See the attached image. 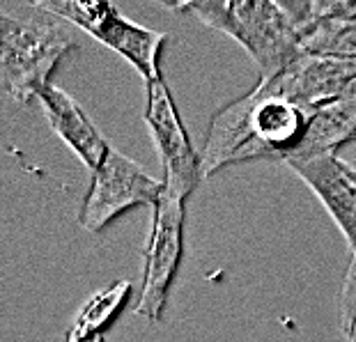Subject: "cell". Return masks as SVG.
I'll list each match as a JSON object with an SVG mask.
<instances>
[{"label": "cell", "instance_id": "cell-1", "mask_svg": "<svg viewBox=\"0 0 356 342\" xmlns=\"http://www.w3.org/2000/svg\"><path fill=\"white\" fill-rule=\"evenodd\" d=\"M315 111L294 104L274 81H260L253 92L214 113L200 152L204 177L248 161H287L306 136Z\"/></svg>", "mask_w": 356, "mask_h": 342}, {"label": "cell", "instance_id": "cell-2", "mask_svg": "<svg viewBox=\"0 0 356 342\" xmlns=\"http://www.w3.org/2000/svg\"><path fill=\"white\" fill-rule=\"evenodd\" d=\"M76 42L63 21L40 3L0 10V83L17 104H30L51 86V74Z\"/></svg>", "mask_w": 356, "mask_h": 342}, {"label": "cell", "instance_id": "cell-3", "mask_svg": "<svg viewBox=\"0 0 356 342\" xmlns=\"http://www.w3.org/2000/svg\"><path fill=\"white\" fill-rule=\"evenodd\" d=\"M168 7L193 14L204 26L239 42L253 58L260 81H271L301 53L299 28L285 0H195Z\"/></svg>", "mask_w": 356, "mask_h": 342}, {"label": "cell", "instance_id": "cell-4", "mask_svg": "<svg viewBox=\"0 0 356 342\" xmlns=\"http://www.w3.org/2000/svg\"><path fill=\"white\" fill-rule=\"evenodd\" d=\"M40 5L122 56L143 76L145 86L163 81L161 51L168 42L165 33L134 24L115 5L104 0H40Z\"/></svg>", "mask_w": 356, "mask_h": 342}, {"label": "cell", "instance_id": "cell-5", "mask_svg": "<svg viewBox=\"0 0 356 342\" xmlns=\"http://www.w3.org/2000/svg\"><path fill=\"white\" fill-rule=\"evenodd\" d=\"M184 220L186 200L163 191L152 207V230L145 246L143 287L138 303L134 306V313L149 322H161L168 308L172 283L184 255Z\"/></svg>", "mask_w": 356, "mask_h": 342}, {"label": "cell", "instance_id": "cell-6", "mask_svg": "<svg viewBox=\"0 0 356 342\" xmlns=\"http://www.w3.org/2000/svg\"><path fill=\"white\" fill-rule=\"evenodd\" d=\"M143 120L149 127L163 165V191L179 200H188L204 179L202 156L188 138V131L181 122L165 81L145 86Z\"/></svg>", "mask_w": 356, "mask_h": 342}, {"label": "cell", "instance_id": "cell-7", "mask_svg": "<svg viewBox=\"0 0 356 342\" xmlns=\"http://www.w3.org/2000/svg\"><path fill=\"white\" fill-rule=\"evenodd\" d=\"M163 195V181L145 172L138 163L111 147L99 170L90 179V188L83 197L79 223L88 232H102L124 211L154 204Z\"/></svg>", "mask_w": 356, "mask_h": 342}, {"label": "cell", "instance_id": "cell-8", "mask_svg": "<svg viewBox=\"0 0 356 342\" xmlns=\"http://www.w3.org/2000/svg\"><path fill=\"white\" fill-rule=\"evenodd\" d=\"M354 79L356 60L315 56V53L301 51L271 81L294 104L304 106L308 111H317L320 106L343 97Z\"/></svg>", "mask_w": 356, "mask_h": 342}, {"label": "cell", "instance_id": "cell-9", "mask_svg": "<svg viewBox=\"0 0 356 342\" xmlns=\"http://www.w3.org/2000/svg\"><path fill=\"white\" fill-rule=\"evenodd\" d=\"M285 165L320 197L340 232L345 234L352 255H356V184L347 174V165L338 156L297 158L285 161Z\"/></svg>", "mask_w": 356, "mask_h": 342}, {"label": "cell", "instance_id": "cell-10", "mask_svg": "<svg viewBox=\"0 0 356 342\" xmlns=\"http://www.w3.org/2000/svg\"><path fill=\"white\" fill-rule=\"evenodd\" d=\"M37 101L42 104L44 115H47L53 131L81 158L90 174H95L104 165L111 145L99 133V129L92 124V120L83 111V106L72 95H67L65 90L53 86V83L42 90Z\"/></svg>", "mask_w": 356, "mask_h": 342}, {"label": "cell", "instance_id": "cell-11", "mask_svg": "<svg viewBox=\"0 0 356 342\" xmlns=\"http://www.w3.org/2000/svg\"><path fill=\"white\" fill-rule=\"evenodd\" d=\"M356 138V101L336 99L320 106L310 117L306 136L287 161L317 156H338V152Z\"/></svg>", "mask_w": 356, "mask_h": 342}, {"label": "cell", "instance_id": "cell-12", "mask_svg": "<svg viewBox=\"0 0 356 342\" xmlns=\"http://www.w3.org/2000/svg\"><path fill=\"white\" fill-rule=\"evenodd\" d=\"M131 290L129 280H118L104 290H97L81 306L67 331V342H106V329L115 322L120 310L131 299Z\"/></svg>", "mask_w": 356, "mask_h": 342}, {"label": "cell", "instance_id": "cell-13", "mask_svg": "<svg viewBox=\"0 0 356 342\" xmlns=\"http://www.w3.org/2000/svg\"><path fill=\"white\" fill-rule=\"evenodd\" d=\"M301 51L315 56L356 60V19L324 21L315 26L301 42Z\"/></svg>", "mask_w": 356, "mask_h": 342}, {"label": "cell", "instance_id": "cell-14", "mask_svg": "<svg viewBox=\"0 0 356 342\" xmlns=\"http://www.w3.org/2000/svg\"><path fill=\"white\" fill-rule=\"evenodd\" d=\"M356 322V255H352V262L345 273L343 292H340V329L347 336Z\"/></svg>", "mask_w": 356, "mask_h": 342}, {"label": "cell", "instance_id": "cell-15", "mask_svg": "<svg viewBox=\"0 0 356 342\" xmlns=\"http://www.w3.org/2000/svg\"><path fill=\"white\" fill-rule=\"evenodd\" d=\"M338 158L343 163H347V165H354L356 163V138L350 142V145H345L343 149L338 152Z\"/></svg>", "mask_w": 356, "mask_h": 342}, {"label": "cell", "instance_id": "cell-16", "mask_svg": "<svg viewBox=\"0 0 356 342\" xmlns=\"http://www.w3.org/2000/svg\"><path fill=\"white\" fill-rule=\"evenodd\" d=\"M340 99H354V101H356V79L350 83V88L345 90V95L340 97Z\"/></svg>", "mask_w": 356, "mask_h": 342}, {"label": "cell", "instance_id": "cell-17", "mask_svg": "<svg viewBox=\"0 0 356 342\" xmlns=\"http://www.w3.org/2000/svg\"><path fill=\"white\" fill-rule=\"evenodd\" d=\"M347 342H356V322L352 324V329L347 331Z\"/></svg>", "mask_w": 356, "mask_h": 342}, {"label": "cell", "instance_id": "cell-18", "mask_svg": "<svg viewBox=\"0 0 356 342\" xmlns=\"http://www.w3.org/2000/svg\"><path fill=\"white\" fill-rule=\"evenodd\" d=\"M350 168H354V170H356V165H350Z\"/></svg>", "mask_w": 356, "mask_h": 342}]
</instances>
